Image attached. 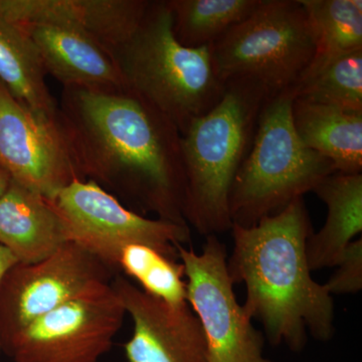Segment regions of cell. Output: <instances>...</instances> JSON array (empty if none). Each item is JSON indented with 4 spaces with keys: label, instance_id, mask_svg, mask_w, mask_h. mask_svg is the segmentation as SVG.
Masks as SVG:
<instances>
[{
    "label": "cell",
    "instance_id": "obj_1",
    "mask_svg": "<svg viewBox=\"0 0 362 362\" xmlns=\"http://www.w3.org/2000/svg\"><path fill=\"white\" fill-rule=\"evenodd\" d=\"M58 108L81 180L110 188L143 214L187 225L181 133L173 121L130 90L64 88Z\"/></svg>",
    "mask_w": 362,
    "mask_h": 362
},
{
    "label": "cell",
    "instance_id": "obj_2",
    "mask_svg": "<svg viewBox=\"0 0 362 362\" xmlns=\"http://www.w3.org/2000/svg\"><path fill=\"white\" fill-rule=\"evenodd\" d=\"M226 267L233 284H245L243 308L263 325L274 346L303 351L308 332L326 342L334 337V302L311 276L307 240L312 233L303 197L252 226L233 225Z\"/></svg>",
    "mask_w": 362,
    "mask_h": 362
},
{
    "label": "cell",
    "instance_id": "obj_3",
    "mask_svg": "<svg viewBox=\"0 0 362 362\" xmlns=\"http://www.w3.org/2000/svg\"><path fill=\"white\" fill-rule=\"evenodd\" d=\"M272 93L252 78L226 82L220 101L181 134L185 173V220L202 235L232 230L228 201Z\"/></svg>",
    "mask_w": 362,
    "mask_h": 362
},
{
    "label": "cell",
    "instance_id": "obj_4",
    "mask_svg": "<svg viewBox=\"0 0 362 362\" xmlns=\"http://www.w3.org/2000/svg\"><path fill=\"white\" fill-rule=\"evenodd\" d=\"M115 59L128 90L168 117L181 134L211 110L225 90L211 47H187L176 39L168 0H150Z\"/></svg>",
    "mask_w": 362,
    "mask_h": 362
},
{
    "label": "cell",
    "instance_id": "obj_5",
    "mask_svg": "<svg viewBox=\"0 0 362 362\" xmlns=\"http://www.w3.org/2000/svg\"><path fill=\"white\" fill-rule=\"evenodd\" d=\"M294 87L272 94L259 113L246 158L235 175L228 209L233 225L252 226L312 192L332 163L308 148L293 125Z\"/></svg>",
    "mask_w": 362,
    "mask_h": 362
},
{
    "label": "cell",
    "instance_id": "obj_6",
    "mask_svg": "<svg viewBox=\"0 0 362 362\" xmlns=\"http://www.w3.org/2000/svg\"><path fill=\"white\" fill-rule=\"evenodd\" d=\"M216 73L257 81L272 94L294 87L315 52L300 0H261L244 21L211 45Z\"/></svg>",
    "mask_w": 362,
    "mask_h": 362
},
{
    "label": "cell",
    "instance_id": "obj_7",
    "mask_svg": "<svg viewBox=\"0 0 362 362\" xmlns=\"http://www.w3.org/2000/svg\"><path fill=\"white\" fill-rule=\"evenodd\" d=\"M52 201L65 223L69 240L113 271L119 270V256L128 245H146L177 259L176 247L192 239L187 225L146 218L92 180H74Z\"/></svg>",
    "mask_w": 362,
    "mask_h": 362
},
{
    "label": "cell",
    "instance_id": "obj_8",
    "mask_svg": "<svg viewBox=\"0 0 362 362\" xmlns=\"http://www.w3.org/2000/svg\"><path fill=\"white\" fill-rule=\"evenodd\" d=\"M187 278V300L206 338L207 362H274L264 356V335L238 302L228 273V252L207 235L202 252L176 247Z\"/></svg>",
    "mask_w": 362,
    "mask_h": 362
},
{
    "label": "cell",
    "instance_id": "obj_9",
    "mask_svg": "<svg viewBox=\"0 0 362 362\" xmlns=\"http://www.w3.org/2000/svg\"><path fill=\"white\" fill-rule=\"evenodd\" d=\"M126 316L111 283L61 305L2 345L16 362H98Z\"/></svg>",
    "mask_w": 362,
    "mask_h": 362
},
{
    "label": "cell",
    "instance_id": "obj_10",
    "mask_svg": "<svg viewBox=\"0 0 362 362\" xmlns=\"http://www.w3.org/2000/svg\"><path fill=\"white\" fill-rule=\"evenodd\" d=\"M112 269L73 242L35 263H18L0 284V346L35 320L98 286Z\"/></svg>",
    "mask_w": 362,
    "mask_h": 362
},
{
    "label": "cell",
    "instance_id": "obj_11",
    "mask_svg": "<svg viewBox=\"0 0 362 362\" xmlns=\"http://www.w3.org/2000/svg\"><path fill=\"white\" fill-rule=\"evenodd\" d=\"M0 166L16 183L49 199L81 180L59 119L28 108L1 83Z\"/></svg>",
    "mask_w": 362,
    "mask_h": 362
},
{
    "label": "cell",
    "instance_id": "obj_12",
    "mask_svg": "<svg viewBox=\"0 0 362 362\" xmlns=\"http://www.w3.org/2000/svg\"><path fill=\"white\" fill-rule=\"evenodd\" d=\"M111 284L133 321L127 362H207L204 330L189 305L165 303L120 276Z\"/></svg>",
    "mask_w": 362,
    "mask_h": 362
},
{
    "label": "cell",
    "instance_id": "obj_13",
    "mask_svg": "<svg viewBox=\"0 0 362 362\" xmlns=\"http://www.w3.org/2000/svg\"><path fill=\"white\" fill-rule=\"evenodd\" d=\"M150 0H0V18L47 23L89 35L116 57L139 25Z\"/></svg>",
    "mask_w": 362,
    "mask_h": 362
},
{
    "label": "cell",
    "instance_id": "obj_14",
    "mask_svg": "<svg viewBox=\"0 0 362 362\" xmlns=\"http://www.w3.org/2000/svg\"><path fill=\"white\" fill-rule=\"evenodd\" d=\"M21 25L37 47L47 75H52L64 88L128 90L113 54L89 35L47 23Z\"/></svg>",
    "mask_w": 362,
    "mask_h": 362
},
{
    "label": "cell",
    "instance_id": "obj_15",
    "mask_svg": "<svg viewBox=\"0 0 362 362\" xmlns=\"http://www.w3.org/2000/svg\"><path fill=\"white\" fill-rule=\"evenodd\" d=\"M68 242L65 223L52 199L11 180L0 197V245L18 263L30 264Z\"/></svg>",
    "mask_w": 362,
    "mask_h": 362
},
{
    "label": "cell",
    "instance_id": "obj_16",
    "mask_svg": "<svg viewBox=\"0 0 362 362\" xmlns=\"http://www.w3.org/2000/svg\"><path fill=\"white\" fill-rule=\"evenodd\" d=\"M314 194L327 206V218L307 240L311 272L337 265L347 247L362 233V173H333Z\"/></svg>",
    "mask_w": 362,
    "mask_h": 362
},
{
    "label": "cell",
    "instance_id": "obj_17",
    "mask_svg": "<svg viewBox=\"0 0 362 362\" xmlns=\"http://www.w3.org/2000/svg\"><path fill=\"white\" fill-rule=\"evenodd\" d=\"M292 120L301 141L328 159L335 173H361L362 113L295 98Z\"/></svg>",
    "mask_w": 362,
    "mask_h": 362
},
{
    "label": "cell",
    "instance_id": "obj_18",
    "mask_svg": "<svg viewBox=\"0 0 362 362\" xmlns=\"http://www.w3.org/2000/svg\"><path fill=\"white\" fill-rule=\"evenodd\" d=\"M39 52L25 28L0 18V83L32 110L58 119Z\"/></svg>",
    "mask_w": 362,
    "mask_h": 362
},
{
    "label": "cell",
    "instance_id": "obj_19",
    "mask_svg": "<svg viewBox=\"0 0 362 362\" xmlns=\"http://www.w3.org/2000/svg\"><path fill=\"white\" fill-rule=\"evenodd\" d=\"M307 14L315 52L300 81L335 59L362 51V0H300Z\"/></svg>",
    "mask_w": 362,
    "mask_h": 362
},
{
    "label": "cell",
    "instance_id": "obj_20",
    "mask_svg": "<svg viewBox=\"0 0 362 362\" xmlns=\"http://www.w3.org/2000/svg\"><path fill=\"white\" fill-rule=\"evenodd\" d=\"M173 32L187 47H211L247 18L261 0H168Z\"/></svg>",
    "mask_w": 362,
    "mask_h": 362
},
{
    "label": "cell",
    "instance_id": "obj_21",
    "mask_svg": "<svg viewBox=\"0 0 362 362\" xmlns=\"http://www.w3.org/2000/svg\"><path fill=\"white\" fill-rule=\"evenodd\" d=\"M118 269L137 281L147 294L173 306L188 304L182 264L153 247L142 244L123 247Z\"/></svg>",
    "mask_w": 362,
    "mask_h": 362
},
{
    "label": "cell",
    "instance_id": "obj_22",
    "mask_svg": "<svg viewBox=\"0 0 362 362\" xmlns=\"http://www.w3.org/2000/svg\"><path fill=\"white\" fill-rule=\"evenodd\" d=\"M295 98L362 113V51L335 59L294 86Z\"/></svg>",
    "mask_w": 362,
    "mask_h": 362
},
{
    "label": "cell",
    "instance_id": "obj_23",
    "mask_svg": "<svg viewBox=\"0 0 362 362\" xmlns=\"http://www.w3.org/2000/svg\"><path fill=\"white\" fill-rule=\"evenodd\" d=\"M337 270L325 286L331 295L356 294L362 289V239L354 240L335 266Z\"/></svg>",
    "mask_w": 362,
    "mask_h": 362
},
{
    "label": "cell",
    "instance_id": "obj_24",
    "mask_svg": "<svg viewBox=\"0 0 362 362\" xmlns=\"http://www.w3.org/2000/svg\"><path fill=\"white\" fill-rule=\"evenodd\" d=\"M18 263L16 257L6 247L0 245V284L8 271ZM0 351H1V346H0Z\"/></svg>",
    "mask_w": 362,
    "mask_h": 362
},
{
    "label": "cell",
    "instance_id": "obj_25",
    "mask_svg": "<svg viewBox=\"0 0 362 362\" xmlns=\"http://www.w3.org/2000/svg\"><path fill=\"white\" fill-rule=\"evenodd\" d=\"M11 182V177L8 173L0 166V197L6 192Z\"/></svg>",
    "mask_w": 362,
    "mask_h": 362
}]
</instances>
